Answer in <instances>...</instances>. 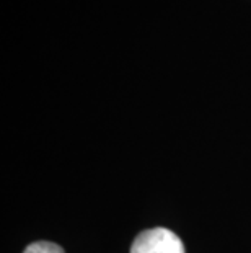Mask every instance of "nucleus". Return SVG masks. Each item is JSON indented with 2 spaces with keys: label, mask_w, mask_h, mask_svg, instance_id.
<instances>
[{
  "label": "nucleus",
  "mask_w": 251,
  "mask_h": 253,
  "mask_svg": "<svg viewBox=\"0 0 251 253\" xmlns=\"http://www.w3.org/2000/svg\"><path fill=\"white\" fill-rule=\"evenodd\" d=\"M23 253H66V252H64L62 247H59L57 244H52V242H47V240H41V242H35V244L28 245Z\"/></svg>",
  "instance_id": "obj_2"
},
{
  "label": "nucleus",
  "mask_w": 251,
  "mask_h": 253,
  "mask_svg": "<svg viewBox=\"0 0 251 253\" xmlns=\"http://www.w3.org/2000/svg\"><path fill=\"white\" fill-rule=\"evenodd\" d=\"M131 253H186L178 235L165 227L143 230L132 242Z\"/></svg>",
  "instance_id": "obj_1"
}]
</instances>
